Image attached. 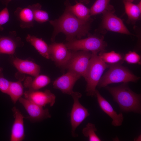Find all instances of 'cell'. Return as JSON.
Here are the masks:
<instances>
[{"instance_id":"13","label":"cell","mask_w":141,"mask_h":141,"mask_svg":"<svg viewBox=\"0 0 141 141\" xmlns=\"http://www.w3.org/2000/svg\"><path fill=\"white\" fill-rule=\"evenodd\" d=\"M14 118L11 132L10 140L22 141L25 138L24 117L15 107L12 109Z\"/></svg>"},{"instance_id":"2","label":"cell","mask_w":141,"mask_h":141,"mask_svg":"<svg viewBox=\"0 0 141 141\" xmlns=\"http://www.w3.org/2000/svg\"><path fill=\"white\" fill-rule=\"evenodd\" d=\"M105 87L112 95L114 100L118 103L122 111L140 113L141 95L131 90L127 83H123L115 87L107 85Z\"/></svg>"},{"instance_id":"19","label":"cell","mask_w":141,"mask_h":141,"mask_svg":"<svg viewBox=\"0 0 141 141\" xmlns=\"http://www.w3.org/2000/svg\"><path fill=\"white\" fill-rule=\"evenodd\" d=\"M50 81V79L48 76L39 74L35 77L33 79L31 77H27L25 81L24 85L29 90H38L48 85Z\"/></svg>"},{"instance_id":"1","label":"cell","mask_w":141,"mask_h":141,"mask_svg":"<svg viewBox=\"0 0 141 141\" xmlns=\"http://www.w3.org/2000/svg\"><path fill=\"white\" fill-rule=\"evenodd\" d=\"M92 22L81 20L66 9L59 18L49 21L54 28L51 40L54 41L56 36L60 32L65 34L67 42L81 39L88 33Z\"/></svg>"},{"instance_id":"32","label":"cell","mask_w":141,"mask_h":141,"mask_svg":"<svg viewBox=\"0 0 141 141\" xmlns=\"http://www.w3.org/2000/svg\"><path fill=\"white\" fill-rule=\"evenodd\" d=\"M134 0H125V1L132 2Z\"/></svg>"},{"instance_id":"27","label":"cell","mask_w":141,"mask_h":141,"mask_svg":"<svg viewBox=\"0 0 141 141\" xmlns=\"http://www.w3.org/2000/svg\"><path fill=\"white\" fill-rule=\"evenodd\" d=\"M123 58L124 60L129 64H140V56L135 51L129 52L125 55Z\"/></svg>"},{"instance_id":"22","label":"cell","mask_w":141,"mask_h":141,"mask_svg":"<svg viewBox=\"0 0 141 141\" xmlns=\"http://www.w3.org/2000/svg\"><path fill=\"white\" fill-rule=\"evenodd\" d=\"M24 93L23 86L20 80L10 81L7 94L10 96L14 104L21 97Z\"/></svg>"},{"instance_id":"16","label":"cell","mask_w":141,"mask_h":141,"mask_svg":"<svg viewBox=\"0 0 141 141\" xmlns=\"http://www.w3.org/2000/svg\"><path fill=\"white\" fill-rule=\"evenodd\" d=\"M14 14L20 22L21 28H30L33 26L35 21L31 5L24 8H17Z\"/></svg>"},{"instance_id":"9","label":"cell","mask_w":141,"mask_h":141,"mask_svg":"<svg viewBox=\"0 0 141 141\" xmlns=\"http://www.w3.org/2000/svg\"><path fill=\"white\" fill-rule=\"evenodd\" d=\"M112 10H107L102 13V25L103 28L108 31L131 35L122 20L114 14Z\"/></svg>"},{"instance_id":"23","label":"cell","mask_w":141,"mask_h":141,"mask_svg":"<svg viewBox=\"0 0 141 141\" xmlns=\"http://www.w3.org/2000/svg\"><path fill=\"white\" fill-rule=\"evenodd\" d=\"M99 55L105 63L110 65L121 64L124 60L121 55L114 51L107 52H100Z\"/></svg>"},{"instance_id":"11","label":"cell","mask_w":141,"mask_h":141,"mask_svg":"<svg viewBox=\"0 0 141 141\" xmlns=\"http://www.w3.org/2000/svg\"><path fill=\"white\" fill-rule=\"evenodd\" d=\"M24 95V98L42 107L48 104L52 107L55 102V95L48 90L43 91L28 90Z\"/></svg>"},{"instance_id":"17","label":"cell","mask_w":141,"mask_h":141,"mask_svg":"<svg viewBox=\"0 0 141 141\" xmlns=\"http://www.w3.org/2000/svg\"><path fill=\"white\" fill-rule=\"evenodd\" d=\"M13 63L16 69L22 73L34 77L39 73L40 66L32 61L16 58L13 59Z\"/></svg>"},{"instance_id":"7","label":"cell","mask_w":141,"mask_h":141,"mask_svg":"<svg viewBox=\"0 0 141 141\" xmlns=\"http://www.w3.org/2000/svg\"><path fill=\"white\" fill-rule=\"evenodd\" d=\"M71 95L73 99L74 103L70 114V121L72 134L73 136H75L76 128L90 114L87 109L79 102V99L81 96V94L74 92Z\"/></svg>"},{"instance_id":"28","label":"cell","mask_w":141,"mask_h":141,"mask_svg":"<svg viewBox=\"0 0 141 141\" xmlns=\"http://www.w3.org/2000/svg\"><path fill=\"white\" fill-rule=\"evenodd\" d=\"M3 69L0 67V91L2 93L7 94L10 81L4 77Z\"/></svg>"},{"instance_id":"4","label":"cell","mask_w":141,"mask_h":141,"mask_svg":"<svg viewBox=\"0 0 141 141\" xmlns=\"http://www.w3.org/2000/svg\"><path fill=\"white\" fill-rule=\"evenodd\" d=\"M121 64L109 65V69L101 77L98 83L97 86L99 88L105 87L113 83L136 82L139 79V77Z\"/></svg>"},{"instance_id":"12","label":"cell","mask_w":141,"mask_h":141,"mask_svg":"<svg viewBox=\"0 0 141 141\" xmlns=\"http://www.w3.org/2000/svg\"><path fill=\"white\" fill-rule=\"evenodd\" d=\"M81 77L75 72L68 70L54 81V87L60 90L63 93L71 95L74 92L73 88L75 83Z\"/></svg>"},{"instance_id":"29","label":"cell","mask_w":141,"mask_h":141,"mask_svg":"<svg viewBox=\"0 0 141 141\" xmlns=\"http://www.w3.org/2000/svg\"><path fill=\"white\" fill-rule=\"evenodd\" d=\"M9 17V14L7 8H4L0 11V31L3 30V26L8 22Z\"/></svg>"},{"instance_id":"25","label":"cell","mask_w":141,"mask_h":141,"mask_svg":"<svg viewBox=\"0 0 141 141\" xmlns=\"http://www.w3.org/2000/svg\"><path fill=\"white\" fill-rule=\"evenodd\" d=\"M31 5L33 10L34 21L39 23H43L49 20L48 13L41 9V4L37 3Z\"/></svg>"},{"instance_id":"18","label":"cell","mask_w":141,"mask_h":141,"mask_svg":"<svg viewBox=\"0 0 141 141\" xmlns=\"http://www.w3.org/2000/svg\"><path fill=\"white\" fill-rule=\"evenodd\" d=\"M76 4L72 5L68 1L65 3L66 9L68 10L77 18L85 21H92L91 18L90 10L81 2H76Z\"/></svg>"},{"instance_id":"8","label":"cell","mask_w":141,"mask_h":141,"mask_svg":"<svg viewBox=\"0 0 141 141\" xmlns=\"http://www.w3.org/2000/svg\"><path fill=\"white\" fill-rule=\"evenodd\" d=\"M23 105L28 116L25 118L32 122H37L50 118L51 116L48 109L42 107L25 98L21 97L19 100Z\"/></svg>"},{"instance_id":"30","label":"cell","mask_w":141,"mask_h":141,"mask_svg":"<svg viewBox=\"0 0 141 141\" xmlns=\"http://www.w3.org/2000/svg\"><path fill=\"white\" fill-rule=\"evenodd\" d=\"M80 1L83 2L86 4H88L89 2V0H80Z\"/></svg>"},{"instance_id":"24","label":"cell","mask_w":141,"mask_h":141,"mask_svg":"<svg viewBox=\"0 0 141 141\" xmlns=\"http://www.w3.org/2000/svg\"><path fill=\"white\" fill-rule=\"evenodd\" d=\"M110 0H96L90 9L91 16L103 13L105 11L112 9L110 5Z\"/></svg>"},{"instance_id":"3","label":"cell","mask_w":141,"mask_h":141,"mask_svg":"<svg viewBox=\"0 0 141 141\" xmlns=\"http://www.w3.org/2000/svg\"><path fill=\"white\" fill-rule=\"evenodd\" d=\"M96 52H92L90 63L84 78L87 82L86 91L89 96H95L96 87L105 70L109 65L105 63Z\"/></svg>"},{"instance_id":"5","label":"cell","mask_w":141,"mask_h":141,"mask_svg":"<svg viewBox=\"0 0 141 141\" xmlns=\"http://www.w3.org/2000/svg\"><path fill=\"white\" fill-rule=\"evenodd\" d=\"M65 45L70 50H84L92 52L104 51L107 46L103 37L97 35H89L83 39H75L67 42Z\"/></svg>"},{"instance_id":"14","label":"cell","mask_w":141,"mask_h":141,"mask_svg":"<svg viewBox=\"0 0 141 141\" xmlns=\"http://www.w3.org/2000/svg\"><path fill=\"white\" fill-rule=\"evenodd\" d=\"M23 45L21 38L16 36V33L15 31L9 32L7 36H0V54H13L17 47L22 46Z\"/></svg>"},{"instance_id":"20","label":"cell","mask_w":141,"mask_h":141,"mask_svg":"<svg viewBox=\"0 0 141 141\" xmlns=\"http://www.w3.org/2000/svg\"><path fill=\"white\" fill-rule=\"evenodd\" d=\"M26 40L32 45L39 53L44 57L50 58L49 46L42 38L28 34Z\"/></svg>"},{"instance_id":"26","label":"cell","mask_w":141,"mask_h":141,"mask_svg":"<svg viewBox=\"0 0 141 141\" xmlns=\"http://www.w3.org/2000/svg\"><path fill=\"white\" fill-rule=\"evenodd\" d=\"M97 130L94 124L88 123L83 129L82 133L85 137L88 138L90 141H101L100 139L95 133Z\"/></svg>"},{"instance_id":"6","label":"cell","mask_w":141,"mask_h":141,"mask_svg":"<svg viewBox=\"0 0 141 141\" xmlns=\"http://www.w3.org/2000/svg\"><path fill=\"white\" fill-rule=\"evenodd\" d=\"M71 51L70 58L64 68L85 78L92 56L89 51Z\"/></svg>"},{"instance_id":"15","label":"cell","mask_w":141,"mask_h":141,"mask_svg":"<svg viewBox=\"0 0 141 141\" xmlns=\"http://www.w3.org/2000/svg\"><path fill=\"white\" fill-rule=\"evenodd\" d=\"M95 96L101 109L112 119V121L111 124L112 125L115 126H121L124 120L122 114V113L118 114L109 102L96 90L95 92Z\"/></svg>"},{"instance_id":"31","label":"cell","mask_w":141,"mask_h":141,"mask_svg":"<svg viewBox=\"0 0 141 141\" xmlns=\"http://www.w3.org/2000/svg\"><path fill=\"white\" fill-rule=\"evenodd\" d=\"M12 0H6V3L7 4L9 3Z\"/></svg>"},{"instance_id":"10","label":"cell","mask_w":141,"mask_h":141,"mask_svg":"<svg viewBox=\"0 0 141 141\" xmlns=\"http://www.w3.org/2000/svg\"><path fill=\"white\" fill-rule=\"evenodd\" d=\"M49 46L50 58L57 66L64 68L70 58L71 51L62 43L54 42Z\"/></svg>"},{"instance_id":"21","label":"cell","mask_w":141,"mask_h":141,"mask_svg":"<svg viewBox=\"0 0 141 141\" xmlns=\"http://www.w3.org/2000/svg\"><path fill=\"white\" fill-rule=\"evenodd\" d=\"M125 11L129 20L135 21L140 19L141 14V2L137 4L124 0Z\"/></svg>"}]
</instances>
